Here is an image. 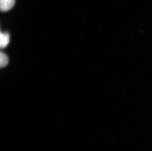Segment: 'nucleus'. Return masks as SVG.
Masks as SVG:
<instances>
[{"mask_svg":"<svg viewBox=\"0 0 152 151\" xmlns=\"http://www.w3.org/2000/svg\"><path fill=\"white\" fill-rule=\"evenodd\" d=\"M9 63V58L4 53H1L0 54V65L1 67H6Z\"/></svg>","mask_w":152,"mask_h":151,"instance_id":"3","label":"nucleus"},{"mask_svg":"<svg viewBox=\"0 0 152 151\" xmlns=\"http://www.w3.org/2000/svg\"><path fill=\"white\" fill-rule=\"evenodd\" d=\"M15 0H0V9L1 12H7L13 7Z\"/></svg>","mask_w":152,"mask_h":151,"instance_id":"1","label":"nucleus"},{"mask_svg":"<svg viewBox=\"0 0 152 151\" xmlns=\"http://www.w3.org/2000/svg\"><path fill=\"white\" fill-rule=\"evenodd\" d=\"M0 45L1 48L7 47L10 42V35L7 33H1Z\"/></svg>","mask_w":152,"mask_h":151,"instance_id":"2","label":"nucleus"}]
</instances>
